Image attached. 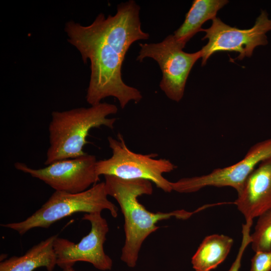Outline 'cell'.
<instances>
[{"label": "cell", "mask_w": 271, "mask_h": 271, "mask_svg": "<svg viewBox=\"0 0 271 271\" xmlns=\"http://www.w3.org/2000/svg\"><path fill=\"white\" fill-rule=\"evenodd\" d=\"M140 7L135 1L121 3L116 13L107 18L99 14L87 26L66 23L68 42L79 51L84 63L90 62V78L86 100L95 105L109 96L116 98L123 109L130 101L143 98L138 89L126 85L121 77L125 56L132 43L147 40L149 34L141 28Z\"/></svg>", "instance_id": "1"}, {"label": "cell", "mask_w": 271, "mask_h": 271, "mask_svg": "<svg viewBox=\"0 0 271 271\" xmlns=\"http://www.w3.org/2000/svg\"><path fill=\"white\" fill-rule=\"evenodd\" d=\"M104 176L106 192L116 200L124 216L125 238L120 258L130 267L136 266L143 242L159 228L157 225L159 221L173 217L187 219L205 207L193 212L184 209L169 212H150L140 203L138 197L153 193L152 182L144 179L126 180L111 175Z\"/></svg>", "instance_id": "2"}, {"label": "cell", "mask_w": 271, "mask_h": 271, "mask_svg": "<svg viewBox=\"0 0 271 271\" xmlns=\"http://www.w3.org/2000/svg\"><path fill=\"white\" fill-rule=\"evenodd\" d=\"M117 111L115 105L101 102L89 107L52 112L45 165L86 154L83 148L88 143L89 131L101 126L113 129L116 119L108 116Z\"/></svg>", "instance_id": "3"}, {"label": "cell", "mask_w": 271, "mask_h": 271, "mask_svg": "<svg viewBox=\"0 0 271 271\" xmlns=\"http://www.w3.org/2000/svg\"><path fill=\"white\" fill-rule=\"evenodd\" d=\"M108 196L104 182L77 193L55 191L41 207L26 219L1 225L22 235L33 228L47 229L55 222L76 213L101 212L107 210L116 218L118 207L109 200Z\"/></svg>", "instance_id": "4"}, {"label": "cell", "mask_w": 271, "mask_h": 271, "mask_svg": "<svg viewBox=\"0 0 271 271\" xmlns=\"http://www.w3.org/2000/svg\"><path fill=\"white\" fill-rule=\"evenodd\" d=\"M112 156L107 159L97 161L96 172L98 176L111 175L126 180L144 179L154 183L165 192H172L171 182L163 174L176 168L169 160L156 159V154H141L134 153L126 146L120 133L117 139L108 137Z\"/></svg>", "instance_id": "5"}, {"label": "cell", "mask_w": 271, "mask_h": 271, "mask_svg": "<svg viewBox=\"0 0 271 271\" xmlns=\"http://www.w3.org/2000/svg\"><path fill=\"white\" fill-rule=\"evenodd\" d=\"M141 49L137 60L142 62L151 58L159 64L162 72L161 89L171 100L179 102L184 94L186 81L196 62L201 58L199 50L193 53L184 52L185 45L169 35L162 42L140 44Z\"/></svg>", "instance_id": "6"}, {"label": "cell", "mask_w": 271, "mask_h": 271, "mask_svg": "<svg viewBox=\"0 0 271 271\" xmlns=\"http://www.w3.org/2000/svg\"><path fill=\"white\" fill-rule=\"evenodd\" d=\"M212 21L210 27L201 30L206 33L202 40H208L207 44L200 50L202 66L216 52H238L239 55L236 59L242 60L245 57H250L255 47L268 43L266 33L271 31V20L265 10L261 11L254 25L248 29L231 27L219 18Z\"/></svg>", "instance_id": "7"}, {"label": "cell", "mask_w": 271, "mask_h": 271, "mask_svg": "<svg viewBox=\"0 0 271 271\" xmlns=\"http://www.w3.org/2000/svg\"><path fill=\"white\" fill-rule=\"evenodd\" d=\"M97 160L93 155L85 154L74 158L59 160L46 167L34 169L17 162L16 169L38 179L55 191L69 193L83 192L100 180L96 172Z\"/></svg>", "instance_id": "8"}, {"label": "cell", "mask_w": 271, "mask_h": 271, "mask_svg": "<svg viewBox=\"0 0 271 271\" xmlns=\"http://www.w3.org/2000/svg\"><path fill=\"white\" fill-rule=\"evenodd\" d=\"M82 219L89 221L90 231L75 243L57 236L54 242L57 265L62 269L73 267L78 261L87 262L100 270H110L112 260L104 250V243L109 227L101 212L85 213Z\"/></svg>", "instance_id": "9"}, {"label": "cell", "mask_w": 271, "mask_h": 271, "mask_svg": "<svg viewBox=\"0 0 271 271\" xmlns=\"http://www.w3.org/2000/svg\"><path fill=\"white\" fill-rule=\"evenodd\" d=\"M271 157V138L258 143L250 148L238 162L199 176L184 178L171 182L173 191L180 193L197 192L206 187H230L238 193L246 179L262 161Z\"/></svg>", "instance_id": "10"}, {"label": "cell", "mask_w": 271, "mask_h": 271, "mask_svg": "<svg viewBox=\"0 0 271 271\" xmlns=\"http://www.w3.org/2000/svg\"><path fill=\"white\" fill-rule=\"evenodd\" d=\"M237 194L234 203L245 221L271 209V157L258 165Z\"/></svg>", "instance_id": "11"}, {"label": "cell", "mask_w": 271, "mask_h": 271, "mask_svg": "<svg viewBox=\"0 0 271 271\" xmlns=\"http://www.w3.org/2000/svg\"><path fill=\"white\" fill-rule=\"evenodd\" d=\"M58 235L49 236L30 248L24 255L12 256L0 262V271H34L44 267L53 271L57 265L54 242Z\"/></svg>", "instance_id": "12"}, {"label": "cell", "mask_w": 271, "mask_h": 271, "mask_svg": "<svg viewBox=\"0 0 271 271\" xmlns=\"http://www.w3.org/2000/svg\"><path fill=\"white\" fill-rule=\"evenodd\" d=\"M228 2L227 0L193 1L184 22L174 32L175 38L186 45L191 38L201 31L202 25L216 18L218 11Z\"/></svg>", "instance_id": "13"}, {"label": "cell", "mask_w": 271, "mask_h": 271, "mask_svg": "<svg viewBox=\"0 0 271 271\" xmlns=\"http://www.w3.org/2000/svg\"><path fill=\"white\" fill-rule=\"evenodd\" d=\"M233 239L223 234L207 236L192 257L195 271H211L227 257L233 245Z\"/></svg>", "instance_id": "14"}, {"label": "cell", "mask_w": 271, "mask_h": 271, "mask_svg": "<svg viewBox=\"0 0 271 271\" xmlns=\"http://www.w3.org/2000/svg\"><path fill=\"white\" fill-rule=\"evenodd\" d=\"M250 238V244L254 252L271 250V209L258 217Z\"/></svg>", "instance_id": "15"}, {"label": "cell", "mask_w": 271, "mask_h": 271, "mask_svg": "<svg viewBox=\"0 0 271 271\" xmlns=\"http://www.w3.org/2000/svg\"><path fill=\"white\" fill-rule=\"evenodd\" d=\"M253 220L245 221L242 226V240L235 260L228 271H239L243 254L247 246L250 244V229Z\"/></svg>", "instance_id": "16"}, {"label": "cell", "mask_w": 271, "mask_h": 271, "mask_svg": "<svg viewBox=\"0 0 271 271\" xmlns=\"http://www.w3.org/2000/svg\"><path fill=\"white\" fill-rule=\"evenodd\" d=\"M251 262L250 271H270L271 250L255 252Z\"/></svg>", "instance_id": "17"}, {"label": "cell", "mask_w": 271, "mask_h": 271, "mask_svg": "<svg viewBox=\"0 0 271 271\" xmlns=\"http://www.w3.org/2000/svg\"><path fill=\"white\" fill-rule=\"evenodd\" d=\"M63 271H77L73 267L65 268L63 269Z\"/></svg>", "instance_id": "18"}]
</instances>
